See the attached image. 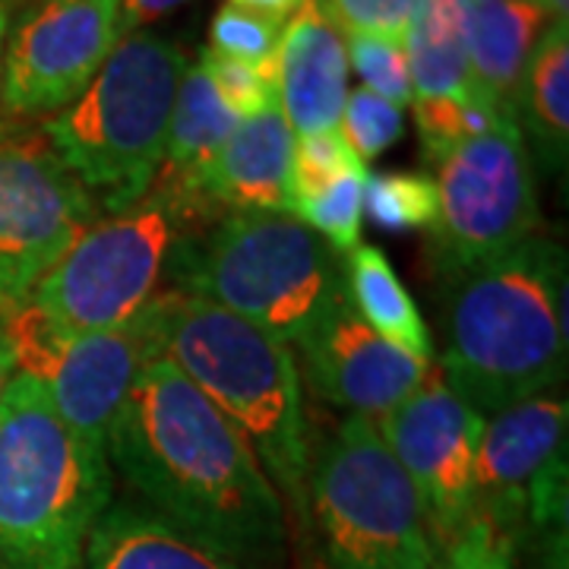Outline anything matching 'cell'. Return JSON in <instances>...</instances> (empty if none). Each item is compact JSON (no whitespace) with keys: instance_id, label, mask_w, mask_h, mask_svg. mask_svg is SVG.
<instances>
[{"instance_id":"35","label":"cell","mask_w":569,"mask_h":569,"mask_svg":"<svg viewBox=\"0 0 569 569\" xmlns=\"http://www.w3.org/2000/svg\"><path fill=\"white\" fill-rule=\"evenodd\" d=\"M241 10H250V13H260V17H269V20L288 22L291 13L305 3V0H228Z\"/></svg>"},{"instance_id":"10","label":"cell","mask_w":569,"mask_h":569,"mask_svg":"<svg viewBox=\"0 0 569 569\" xmlns=\"http://www.w3.org/2000/svg\"><path fill=\"white\" fill-rule=\"evenodd\" d=\"M433 263L443 279L466 276L538 234V193L526 137L516 121L452 146L437 162Z\"/></svg>"},{"instance_id":"28","label":"cell","mask_w":569,"mask_h":569,"mask_svg":"<svg viewBox=\"0 0 569 569\" xmlns=\"http://www.w3.org/2000/svg\"><path fill=\"white\" fill-rule=\"evenodd\" d=\"M284 22L269 20L260 13L241 10L234 3H224L212 17L209 26V48L212 54L234 58L244 63H272L279 61V41H282Z\"/></svg>"},{"instance_id":"3","label":"cell","mask_w":569,"mask_h":569,"mask_svg":"<svg viewBox=\"0 0 569 569\" xmlns=\"http://www.w3.org/2000/svg\"><path fill=\"white\" fill-rule=\"evenodd\" d=\"M114 471L63 425L32 373L0 396V569H82Z\"/></svg>"},{"instance_id":"36","label":"cell","mask_w":569,"mask_h":569,"mask_svg":"<svg viewBox=\"0 0 569 569\" xmlns=\"http://www.w3.org/2000/svg\"><path fill=\"white\" fill-rule=\"evenodd\" d=\"M20 370L17 365V346H13V339H10V332H7V326L0 320V396H3V389L7 383L13 380V373Z\"/></svg>"},{"instance_id":"29","label":"cell","mask_w":569,"mask_h":569,"mask_svg":"<svg viewBox=\"0 0 569 569\" xmlns=\"http://www.w3.org/2000/svg\"><path fill=\"white\" fill-rule=\"evenodd\" d=\"M203 70L216 86L219 99H222L238 118H250L257 111H263L272 102H279V61L272 63H244L234 58H222L203 51Z\"/></svg>"},{"instance_id":"24","label":"cell","mask_w":569,"mask_h":569,"mask_svg":"<svg viewBox=\"0 0 569 569\" xmlns=\"http://www.w3.org/2000/svg\"><path fill=\"white\" fill-rule=\"evenodd\" d=\"M437 183L425 171L367 174L365 209L383 231H427L437 222Z\"/></svg>"},{"instance_id":"26","label":"cell","mask_w":569,"mask_h":569,"mask_svg":"<svg viewBox=\"0 0 569 569\" xmlns=\"http://www.w3.org/2000/svg\"><path fill=\"white\" fill-rule=\"evenodd\" d=\"M339 123H342V130H339L342 140L358 156V162L365 164L370 159H380L389 146H396V142L402 140V133H406V111L361 86V89L348 92Z\"/></svg>"},{"instance_id":"1","label":"cell","mask_w":569,"mask_h":569,"mask_svg":"<svg viewBox=\"0 0 569 569\" xmlns=\"http://www.w3.org/2000/svg\"><path fill=\"white\" fill-rule=\"evenodd\" d=\"M133 500L247 569L284 557V500L244 433L168 358L142 370L108 433Z\"/></svg>"},{"instance_id":"16","label":"cell","mask_w":569,"mask_h":569,"mask_svg":"<svg viewBox=\"0 0 569 569\" xmlns=\"http://www.w3.org/2000/svg\"><path fill=\"white\" fill-rule=\"evenodd\" d=\"M348 99L346 36L320 0H305L279 41V108L295 137L339 130Z\"/></svg>"},{"instance_id":"14","label":"cell","mask_w":569,"mask_h":569,"mask_svg":"<svg viewBox=\"0 0 569 569\" xmlns=\"http://www.w3.org/2000/svg\"><path fill=\"white\" fill-rule=\"evenodd\" d=\"M485 421L488 418L449 392L437 370L427 373L406 402L373 421L380 440L418 493L440 548L478 516L475 468Z\"/></svg>"},{"instance_id":"18","label":"cell","mask_w":569,"mask_h":569,"mask_svg":"<svg viewBox=\"0 0 569 569\" xmlns=\"http://www.w3.org/2000/svg\"><path fill=\"white\" fill-rule=\"evenodd\" d=\"M82 569H247L140 500H111L89 535Z\"/></svg>"},{"instance_id":"5","label":"cell","mask_w":569,"mask_h":569,"mask_svg":"<svg viewBox=\"0 0 569 569\" xmlns=\"http://www.w3.org/2000/svg\"><path fill=\"white\" fill-rule=\"evenodd\" d=\"M187 67L181 44L164 36H123L80 99L41 127L102 216H118L152 190Z\"/></svg>"},{"instance_id":"7","label":"cell","mask_w":569,"mask_h":569,"mask_svg":"<svg viewBox=\"0 0 569 569\" xmlns=\"http://www.w3.org/2000/svg\"><path fill=\"white\" fill-rule=\"evenodd\" d=\"M206 216L164 183L118 216H102L29 291L26 307L63 336L99 332L140 313L171 282ZM171 288V284H168Z\"/></svg>"},{"instance_id":"22","label":"cell","mask_w":569,"mask_h":569,"mask_svg":"<svg viewBox=\"0 0 569 569\" xmlns=\"http://www.w3.org/2000/svg\"><path fill=\"white\" fill-rule=\"evenodd\" d=\"M516 123L548 171H563L569 152V22H548L531 51Z\"/></svg>"},{"instance_id":"21","label":"cell","mask_w":569,"mask_h":569,"mask_svg":"<svg viewBox=\"0 0 569 569\" xmlns=\"http://www.w3.org/2000/svg\"><path fill=\"white\" fill-rule=\"evenodd\" d=\"M411 108L485 99L466 48V0H421L406 36Z\"/></svg>"},{"instance_id":"19","label":"cell","mask_w":569,"mask_h":569,"mask_svg":"<svg viewBox=\"0 0 569 569\" xmlns=\"http://www.w3.org/2000/svg\"><path fill=\"white\" fill-rule=\"evenodd\" d=\"M545 26L548 17L535 0H466V48L475 86L512 121L526 67Z\"/></svg>"},{"instance_id":"38","label":"cell","mask_w":569,"mask_h":569,"mask_svg":"<svg viewBox=\"0 0 569 569\" xmlns=\"http://www.w3.org/2000/svg\"><path fill=\"white\" fill-rule=\"evenodd\" d=\"M7 32H10V3L0 0V73H3V48H7ZM0 133H3V118H0Z\"/></svg>"},{"instance_id":"9","label":"cell","mask_w":569,"mask_h":569,"mask_svg":"<svg viewBox=\"0 0 569 569\" xmlns=\"http://www.w3.org/2000/svg\"><path fill=\"white\" fill-rule=\"evenodd\" d=\"M168 295L171 288L159 291L127 323L80 336H63L26 305L0 313L20 370L41 380L58 418L99 452H108L111 425L137 377L164 358Z\"/></svg>"},{"instance_id":"17","label":"cell","mask_w":569,"mask_h":569,"mask_svg":"<svg viewBox=\"0 0 569 569\" xmlns=\"http://www.w3.org/2000/svg\"><path fill=\"white\" fill-rule=\"evenodd\" d=\"M291 149L295 133L279 102L241 118L222 152L197 183V203L212 216L228 212H291Z\"/></svg>"},{"instance_id":"15","label":"cell","mask_w":569,"mask_h":569,"mask_svg":"<svg viewBox=\"0 0 569 569\" xmlns=\"http://www.w3.org/2000/svg\"><path fill=\"white\" fill-rule=\"evenodd\" d=\"M298 348L307 387L326 402L370 421L406 402L430 373L427 358L377 336L351 310L348 298L332 307Z\"/></svg>"},{"instance_id":"34","label":"cell","mask_w":569,"mask_h":569,"mask_svg":"<svg viewBox=\"0 0 569 569\" xmlns=\"http://www.w3.org/2000/svg\"><path fill=\"white\" fill-rule=\"evenodd\" d=\"M187 0H121V13H118V39L140 32L146 22L162 20L164 13L183 7Z\"/></svg>"},{"instance_id":"30","label":"cell","mask_w":569,"mask_h":569,"mask_svg":"<svg viewBox=\"0 0 569 569\" xmlns=\"http://www.w3.org/2000/svg\"><path fill=\"white\" fill-rule=\"evenodd\" d=\"M348 63L365 80V89L383 96L392 104H411V73H408L406 44L377 39V36H346Z\"/></svg>"},{"instance_id":"27","label":"cell","mask_w":569,"mask_h":569,"mask_svg":"<svg viewBox=\"0 0 569 569\" xmlns=\"http://www.w3.org/2000/svg\"><path fill=\"white\" fill-rule=\"evenodd\" d=\"M365 168L358 162V156L348 149L339 130H323V133H310V137H295L291 149V209L305 203L310 197H317L332 181H339L342 174Z\"/></svg>"},{"instance_id":"11","label":"cell","mask_w":569,"mask_h":569,"mask_svg":"<svg viewBox=\"0 0 569 569\" xmlns=\"http://www.w3.org/2000/svg\"><path fill=\"white\" fill-rule=\"evenodd\" d=\"M567 399L550 389L485 421L475 509L509 548L567 526Z\"/></svg>"},{"instance_id":"20","label":"cell","mask_w":569,"mask_h":569,"mask_svg":"<svg viewBox=\"0 0 569 569\" xmlns=\"http://www.w3.org/2000/svg\"><path fill=\"white\" fill-rule=\"evenodd\" d=\"M238 121L241 118L219 99L203 63L197 61L193 67H187L178 99H174L171 123H168L162 171H159L156 183L171 187L187 203H193L203 216H209L203 206L197 203L193 193H197V183L203 181V174L209 171V164L222 152L224 140L231 137Z\"/></svg>"},{"instance_id":"13","label":"cell","mask_w":569,"mask_h":569,"mask_svg":"<svg viewBox=\"0 0 569 569\" xmlns=\"http://www.w3.org/2000/svg\"><path fill=\"white\" fill-rule=\"evenodd\" d=\"M121 0H36L7 32L0 118H54L118 44Z\"/></svg>"},{"instance_id":"31","label":"cell","mask_w":569,"mask_h":569,"mask_svg":"<svg viewBox=\"0 0 569 569\" xmlns=\"http://www.w3.org/2000/svg\"><path fill=\"white\" fill-rule=\"evenodd\" d=\"M342 36H377L406 44L421 0H320Z\"/></svg>"},{"instance_id":"4","label":"cell","mask_w":569,"mask_h":569,"mask_svg":"<svg viewBox=\"0 0 569 569\" xmlns=\"http://www.w3.org/2000/svg\"><path fill=\"white\" fill-rule=\"evenodd\" d=\"M164 358L244 433L272 488L307 526L313 459L295 351L224 307L171 288Z\"/></svg>"},{"instance_id":"25","label":"cell","mask_w":569,"mask_h":569,"mask_svg":"<svg viewBox=\"0 0 569 569\" xmlns=\"http://www.w3.org/2000/svg\"><path fill=\"white\" fill-rule=\"evenodd\" d=\"M365 183L367 171L355 168L332 181L317 197L291 209L298 222H305L313 234H320L336 253H351L361 244V219H365Z\"/></svg>"},{"instance_id":"23","label":"cell","mask_w":569,"mask_h":569,"mask_svg":"<svg viewBox=\"0 0 569 569\" xmlns=\"http://www.w3.org/2000/svg\"><path fill=\"white\" fill-rule=\"evenodd\" d=\"M342 276H346L348 305L377 336L430 361L433 355L430 329L415 298L408 295L406 282L389 266L380 247L358 244L351 253H346Z\"/></svg>"},{"instance_id":"33","label":"cell","mask_w":569,"mask_h":569,"mask_svg":"<svg viewBox=\"0 0 569 569\" xmlns=\"http://www.w3.org/2000/svg\"><path fill=\"white\" fill-rule=\"evenodd\" d=\"M516 550H526V569H569V553H567V526H557V529L535 531L526 535L522 541L512 545Z\"/></svg>"},{"instance_id":"37","label":"cell","mask_w":569,"mask_h":569,"mask_svg":"<svg viewBox=\"0 0 569 569\" xmlns=\"http://www.w3.org/2000/svg\"><path fill=\"white\" fill-rule=\"evenodd\" d=\"M535 3L545 10L548 22H569V0H535Z\"/></svg>"},{"instance_id":"6","label":"cell","mask_w":569,"mask_h":569,"mask_svg":"<svg viewBox=\"0 0 569 569\" xmlns=\"http://www.w3.org/2000/svg\"><path fill=\"white\" fill-rule=\"evenodd\" d=\"M171 288L298 346L339 301L342 260L291 212H228L183 247Z\"/></svg>"},{"instance_id":"8","label":"cell","mask_w":569,"mask_h":569,"mask_svg":"<svg viewBox=\"0 0 569 569\" xmlns=\"http://www.w3.org/2000/svg\"><path fill=\"white\" fill-rule=\"evenodd\" d=\"M307 526L326 569H440L421 500L365 415L346 418L310 462Z\"/></svg>"},{"instance_id":"2","label":"cell","mask_w":569,"mask_h":569,"mask_svg":"<svg viewBox=\"0 0 569 569\" xmlns=\"http://www.w3.org/2000/svg\"><path fill=\"white\" fill-rule=\"evenodd\" d=\"M440 377L490 418L567 373V253L548 234L449 279Z\"/></svg>"},{"instance_id":"12","label":"cell","mask_w":569,"mask_h":569,"mask_svg":"<svg viewBox=\"0 0 569 569\" xmlns=\"http://www.w3.org/2000/svg\"><path fill=\"white\" fill-rule=\"evenodd\" d=\"M102 219L41 133H0V313L29 291Z\"/></svg>"},{"instance_id":"32","label":"cell","mask_w":569,"mask_h":569,"mask_svg":"<svg viewBox=\"0 0 569 569\" xmlns=\"http://www.w3.org/2000/svg\"><path fill=\"white\" fill-rule=\"evenodd\" d=\"M440 569H512V553L507 541L481 516H475L440 548Z\"/></svg>"}]
</instances>
